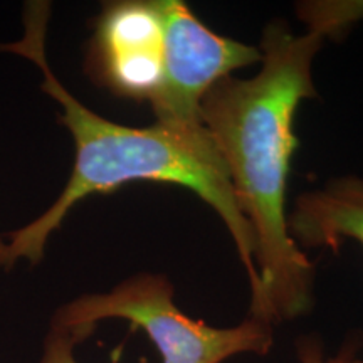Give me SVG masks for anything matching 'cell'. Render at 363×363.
Wrapping results in <instances>:
<instances>
[{
	"label": "cell",
	"instance_id": "obj_1",
	"mask_svg": "<svg viewBox=\"0 0 363 363\" xmlns=\"http://www.w3.org/2000/svg\"><path fill=\"white\" fill-rule=\"evenodd\" d=\"M298 13L308 27L305 34L284 21H271L259 45V72L246 79L227 76L201 104L203 125L254 234L257 279L249 316L272 326L310 311L315 288V266L286 224L289 172L299 145L294 116L303 99L316 96V54L326 40L363 22V0L308 2Z\"/></svg>",
	"mask_w": 363,
	"mask_h": 363
},
{
	"label": "cell",
	"instance_id": "obj_2",
	"mask_svg": "<svg viewBox=\"0 0 363 363\" xmlns=\"http://www.w3.org/2000/svg\"><path fill=\"white\" fill-rule=\"evenodd\" d=\"M51 4L27 2L24 33L2 51L29 59L43 74V88L61 106L59 121L74 143V163L65 189L48 211L9 235L13 264L43 261L45 246L69 212L91 195L110 194L136 182L169 184L192 190L229 230L249 286L256 284L254 234L240 211L225 165L206 125L174 126L155 121L136 128L106 120L79 101L49 66L45 35Z\"/></svg>",
	"mask_w": 363,
	"mask_h": 363
},
{
	"label": "cell",
	"instance_id": "obj_3",
	"mask_svg": "<svg viewBox=\"0 0 363 363\" xmlns=\"http://www.w3.org/2000/svg\"><path fill=\"white\" fill-rule=\"evenodd\" d=\"M106 320L143 330L162 363H224L242 353L267 355L274 345L272 325L252 316L216 328L185 315L175 305L169 278L152 272L130 276L106 293L81 294L54 313L51 326L81 343Z\"/></svg>",
	"mask_w": 363,
	"mask_h": 363
},
{
	"label": "cell",
	"instance_id": "obj_4",
	"mask_svg": "<svg viewBox=\"0 0 363 363\" xmlns=\"http://www.w3.org/2000/svg\"><path fill=\"white\" fill-rule=\"evenodd\" d=\"M165 72L152 106L158 123L201 126L207 91L234 71L262 61L257 45L214 33L182 0H162Z\"/></svg>",
	"mask_w": 363,
	"mask_h": 363
},
{
	"label": "cell",
	"instance_id": "obj_5",
	"mask_svg": "<svg viewBox=\"0 0 363 363\" xmlns=\"http://www.w3.org/2000/svg\"><path fill=\"white\" fill-rule=\"evenodd\" d=\"M86 74L118 98L153 103L165 72L162 0L103 4L84 57Z\"/></svg>",
	"mask_w": 363,
	"mask_h": 363
},
{
	"label": "cell",
	"instance_id": "obj_6",
	"mask_svg": "<svg viewBox=\"0 0 363 363\" xmlns=\"http://www.w3.org/2000/svg\"><path fill=\"white\" fill-rule=\"evenodd\" d=\"M286 224L301 251H337L347 240H355L363 247V179L340 177L321 189L298 195Z\"/></svg>",
	"mask_w": 363,
	"mask_h": 363
},
{
	"label": "cell",
	"instance_id": "obj_7",
	"mask_svg": "<svg viewBox=\"0 0 363 363\" xmlns=\"http://www.w3.org/2000/svg\"><path fill=\"white\" fill-rule=\"evenodd\" d=\"M362 347L360 335H352L337 353L328 355L321 340L315 335H308L296 342L298 363H363V358H360Z\"/></svg>",
	"mask_w": 363,
	"mask_h": 363
},
{
	"label": "cell",
	"instance_id": "obj_8",
	"mask_svg": "<svg viewBox=\"0 0 363 363\" xmlns=\"http://www.w3.org/2000/svg\"><path fill=\"white\" fill-rule=\"evenodd\" d=\"M76 345L78 342L71 335L51 326L48 337L44 340L43 355H40L39 363H79L74 355Z\"/></svg>",
	"mask_w": 363,
	"mask_h": 363
},
{
	"label": "cell",
	"instance_id": "obj_9",
	"mask_svg": "<svg viewBox=\"0 0 363 363\" xmlns=\"http://www.w3.org/2000/svg\"><path fill=\"white\" fill-rule=\"evenodd\" d=\"M13 261L11 256V249H9L7 239H4L0 235V269H7V267H12Z\"/></svg>",
	"mask_w": 363,
	"mask_h": 363
}]
</instances>
